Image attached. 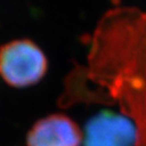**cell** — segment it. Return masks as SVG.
<instances>
[{
	"mask_svg": "<svg viewBox=\"0 0 146 146\" xmlns=\"http://www.w3.org/2000/svg\"><path fill=\"white\" fill-rule=\"evenodd\" d=\"M47 70L46 54L29 39L12 40L0 47V77L12 88L37 84Z\"/></svg>",
	"mask_w": 146,
	"mask_h": 146,
	"instance_id": "1",
	"label": "cell"
},
{
	"mask_svg": "<svg viewBox=\"0 0 146 146\" xmlns=\"http://www.w3.org/2000/svg\"><path fill=\"white\" fill-rule=\"evenodd\" d=\"M135 141L133 122L115 111H100L89 119L84 128V146H134Z\"/></svg>",
	"mask_w": 146,
	"mask_h": 146,
	"instance_id": "2",
	"label": "cell"
},
{
	"mask_svg": "<svg viewBox=\"0 0 146 146\" xmlns=\"http://www.w3.org/2000/svg\"><path fill=\"white\" fill-rule=\"evenodd\" d=\"M84 133L70 117L51 114L38 119L26 134L27 146H80Z\"/></svg>",
	"mask_w": 146,
	"mask_h": 146,
	"instance_id": "3",
	"label": "cell"
}]
</instances>
